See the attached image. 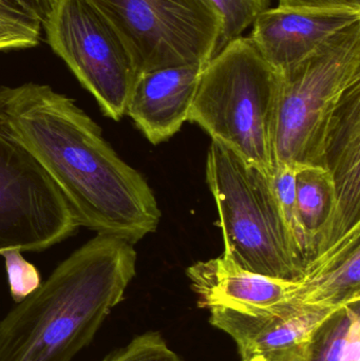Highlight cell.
<instances>
[{
  "label": "cell",
  "mask_w": 360,
  "mask_h": 361,
  "mask_svg": "<svg viewBox=\"0 0 360 361\" xmlns=\"http://www.w3.org/2000/svg\"><path fill=\"white\" fill-rule=\"evenodd\" d=\"M4 112L16 139L61 189L80 226L135 245L154 233L158 202L143 176L104 139L74 99L48 85L6 87Z\"/></svg>",
  "instance_id": "1"
},
{
  "label": "cell",
  "mask_w": 360,
  "mask_h": 361,
  "mask_svg": "<svg viewBox=\"0 0 360 361\" xmlns=\"http://www.w3.org/2000/svg\"><path fill=\"white\" fill-rule=\"evenodd\" d=\"M133 244L97 233L0 319V361H71L124 299Z\"/></svg>",
  "instance_id": "2"
},
{
  "label": "cell",
  "mask_w": 360,
  "mask_h": 361,
  "mask_svg": "<svg viewBox=\"0 0 360 361\" xmlns=\"http://www.w3.org/2000/svg\"><path fill=\"white\" fill-rule=\"evenodd\" d=\"M279 74L240 36L203 67L188 122L272 177Z\"/></svg>",
  "instance_id": "3"
},
{
  "label": "cell",
  "mask_w": 360,
  "mask_h": 361,
  "mask_svg": "<svg viewBox=\"0 0 360 361\" xmlns=\"http://www.w3.org/2000/svg\"><path fill=\"white\" fill-rule=\"evenodd\" d=\"M206 178L219 210L225 256L266 277L297 281L304 255L287 226L270 176L211 141Z\"/></svg>",
  "instance_id": "4"
},
{
  "label": "cell",
  "mask_w": 360,
  "mask_h": 361,
  "mask_svg": "<svg viewBox=\"0 0 360 361\" xmlns=\"http://www.w3.org/2000/svg\"><path fill=\"white\" fill-rule=\"evenodd\" d=\"M359 82L360 23L279 74L274 167L318 166L332 118L347 91Z\"/></svg>",
  "instance_id": "5"
},
{
  "label": "cell",
  "mask_w": 360,
  "mask_h": 361,
  "mask_svg": "<svg viewBox=\"0 0 360 361\" xmlns=\"http://www.w3.org/2000/svg\"><path fill=\"white\" fill-rule=\"evenodd\" d=\"M128 46L137 73L206 65L218 52L223 18L211 0H92Z\"/></svg>",
  "instance_id": "6"
},
{
  "label": "cell",
  "mask_w": 360,
  "mask_h": 361,
  "mask_svg": "<svg viewBox=\"0 0 360 361\" xmlns=\"http://www.w3.org/2000/svg\"><path fill=\"white\" fill-rule=\"evenodd\" d=\"M42 29L53 52L94 97L104 116L116 122L126 116L139 73L109 17L92 0H55Z\"/></svg>",
  "instance_id": "7"
},
{
  "label": "cell",
  "mask_w": 360,
  "mask_h": 361,
  "mask_svg": "<svg viewBox=\"0 0 360 361\" xmlns=\"http://www.w3.org/2000/svg\"><path fill=\"white\" fill-rule=\"evenodd\" d=\"M0 87V255L42 252L76 233L80 223L54 180L16 139Z\"/></svg>",
  "instance_id": "8"
},
{
  "label": "cell",
  "mask_w": 360,
  "mask_h": 361,
  "mask_svg": "<svg viewBox=\"0 0 360 361\" xmlns=\"http://www.w3.org/2000/svg\"><path fill=\"white\" fill-rule=\"evenodd\" d=\"M360 23L355 8H268L253 23L249 36L262 59L283 73L306 61L334 36Z\"/></svg>",
  "instance_id": "9"
},
{
  "label": "cell",
  "mask_w": 360,
  "mask_h": 361,
  "mask_svg": "<svg viewBox=\"0 0 360 361\" xmlns=\"http://www.w3.org/2000/svg\"><path fill=\"white\" fill-rule=\"evenodd\" d=\"M318 166L329 173L336 195L335 214L321 254L360 224V82L347 91L332 118Z\"/></svg>",
  "instance_id": "10"
},
{
  "label": "cell",
  "mask_w": 360,
  "mask_h": 361,
  "mask_svg": "<svg viewBox=\"0 0 360 361\" xmlns=\"http://www.w3.org/2000/svg\"><path fill=\"white\" fill-rule=\"evenodd\" d=\"M186 274L202 309L219 307L249 313L285 303L309 305L299 280L290 281L252 273L224 254L192 265Z\"/></svg>",
  "instance_id": "11"
},
{
  "label": "cell",
  "mask_w": 360,
  "mask_h": 361,
  "mask_svg": "<svg viewBox=\"0 0 360 361\" xmlns=\"http://www.w3.org/2000/svg\"><path fill=\"white\" fill-rule=\"evenodd\" d=\"M340 307L291 302L249 313L217 307L209 310V322L232 337L242 360L308 343Z\"/></svg>",
  "instance_id": "12"
},
{
  "label": "cell",
  "mask_w": 360,
  "mask_h": 361,
  "mask_svg": "<svg viewBox=\"0 0 360 361\" xmlns=\"http://www.w3.org/2000/svg\"><path fill=\"white\" fill-rule=\"evenodd\" d=\"M204 66H175L137 75L126 116L150 143L167 141L188 122Z\"/></svg>",
  "instance_id": "13"
},
{
  "label": "cell",
  "mask_w": 360,
  "mask_h": 361,
  "mask_svg": "<svg viewBox=\"0 0 360 361\" xmlns=\"http://www.w3.org/2000/svg\"><path fill=\"white\" fill-rule=\"evenodd\" d=\"M309 305L345 307L360 301V224L309 261L300 278Z\"/></svg>",
  "instance_id": "14"
},
{
  "label": "cell",
  "mask_w": 360,
  "mask_h": 361,
  "mask_svg": "<svg viewBox=\"0 0 360 361\" xmlns=\"http://www.w3.org/2000/svg\"><path fill=\"white\" fill-rule=\"evenodd\" d=\"M335 210V189L327 171L315 165L298 167L296 212L306 243V263L321 252Z\"/></svg>",
  "instance_id": "15"
},
{
  "label": "cell",
  "mask_w": 360,
  "mask_h": 361,
  "mask_svg": "<svg viewBox=\"0 0 360 361\" xmlns=\"http://www.w3.org/2000/svg\"><path fill=\"white\" fill-rule=\"evenodd\" d=\"M359 303L340 307L317 328L308 341V361H342L351 324L359 316Z\"/></svg>",
  "instance_id": "16"
},
{
  "label": "cell",
  "mask_w": 360,
  "mask_h": 361,
  "mask_svg": "<svg viewBox=\"0 0 360 361\" xmlns=\"http://www.w3.org/2000/svg\"><path fill=\"white\" fill-rule=\"evenodd\" d=\"M42 31L35 17L10 0H0V52L38 46Z\"/></svg>",
  "instance_id": "17"
},
{
  "label": "cell",
  "mask_w": 360,
  "mask_h": 361,
  "mask_svg": "<svg viewBox=\"0 0 360 361\" xmlns=\"http://www.w3.org/2000/svg\"><path fill=\"white\" fill-rule=\"evenodd\" d=\"M223 18V31L218 52L225 44L242 36L256 17L270 8L272 0H211ZM217 52V53H218Z\"/></svg>",
  "instance_id": "18"
},
{
  "label": "cell",
  "mask_w": 360,
  "mask_h": 361,
  "mask_svg": "<svg viewBox=\"0 0 360 361\" xmlns=\"http://www.w3.org/2000/svg\"><path fill=\"white\" fill-rule=\"evenodd\" d=\"M298 167L283 166L274 167L272 180L273 189L277 201L280 206L283 216L287 221V226L291 229L302 255L304 262L306 264V248L304 243V235L300 231L297 220V212H296V173Z\"/></svg>",
  "instance_id": "19"
},
{
  "label": "cell",
  "mask_w": 360,
  "mask_h": 361,
  "mask_svg": "<svg viewBox=\"0 0 360 361\" xmlns=\"http://www.w3.org/2000/svg\"><path fill=\"white\" fill-rule=\"evenodd\" d=\"M101 361H183L167 345L159 332H147Z\"/></svg>",
  "instance_id": "20"
},
{
  "label": "cell",
  "mask_w": 360,
  "mask_h": 361,
  "mask_svg": "<svg viewBox=\"0 0 360 361\" xmlns=\"http://www.w3.org/2000/svg\"><path fill=\"white\" fill-rule=\"evenodd\" d=\"M1 256L6 262L11 297L15 302H21L42 286V276L37 267L25 260L18 250H8Z\"/></svg>",
  "instance_id": "21"
},
{
  "label": "cell",
  "mask_w": 360,
  "mask_h": 361,
  "mask_svg": "<svg viewBox=\"0 0 360 361\" xmlns=\"http://www.w3.org/2000/svg\"><path fill=\"white\" fill-rule=\"evenodd\" d=\"M280 8H355L360 10V0H278Z\"/></svg>",
  "instance_id": "22"
},
{
  "label": "cell",
  "mask_w": 360,
  "mask_h": 361,
  "mask_svg": "<svg viewBox=\"0 0 360 361\" xmlns=\"http://www.w3.org/2000/svg\"><path fill=\"white\" fill-rule=\"evenodd\" d=\"M241 361H308V343L252 356Z\"/></svg>",
  "instance_id": "23"
},
{
  "label": "cell",
  "mask_w": 360,
  "mask_h": 361,
  "mask_svg": "<svg viewBox=\"0 0 360 361\" xmlns=\"http://www.w3.org/2000/svg\"><path fill=\"white\" fill-rule=\"evenodd\" d=\"M42 23L52 10L55 0H10Z\"/></svg>",
  "instance_id": "24"
},
{
  "label": "cell",
  "mask_w": 360,
  "mask_h": 361,
  "mask_svg": "<svg viewBox=\"0 0 360 361\" xmlns=\"http://www.w3.org/2000/svg\"><path fill=\"white\" fill-rule=\"evenodd\" d=\"M342 361H360V318H355L351 324Z\"/></svg>",
  "instance_id": "25"
}]
</instances>
